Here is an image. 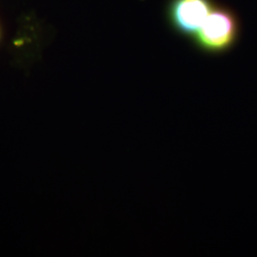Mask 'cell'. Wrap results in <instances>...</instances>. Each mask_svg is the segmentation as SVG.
Instances as JSON below:
<instances>
[{"instance_id": "6da1fadb", "label": "cell", "mask_w": 257, "mask_h": 257, "mask_svg": "<svg viewBox=\"0 0 257 257\" xmlns=\"http://www.w3.org/2000/svg\"><path fill=\"white\" fill-rule=\"evenodd\" d=\"M241 21L233 10L216 3L202 26L191 39L195 48L208 55H223L238 43Z\"/></svg>"}, {"instance_id": "7a4b0ae2", "label": "cell", "mask_w": 257, "mask_h": 257, "mask_svg": "<svg viewBox=\"0 0 257 257\" xmlns=\"http://www.w3.org/2000/svg\"><path fill=\"white\" fill-rule=\"evenodd\" d=\"M214 0H169L166 19L177 35L192 39L215 6Z\"/></svg>"}]
</instances>
